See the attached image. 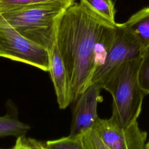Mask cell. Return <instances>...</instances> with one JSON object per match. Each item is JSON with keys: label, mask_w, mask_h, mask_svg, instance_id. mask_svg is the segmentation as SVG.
I'll return each instance as SVG.
<instances>
[{"label": "cell", "mask_w": 149, "mask_h": 149, "mask_svg": "<svg viewBox=\"0 0 149 149\" xmlns=\"http://www.w3.org/2000/svg\"><path fill=\"white\" fill-rule=\"evenodd\" d=\"M141 57L126 61L110 73L98 84L112 97V116L122 127L137 122L146 95L138 81Z\"/></svg>", "instance_id": "obj_3"}, {"label": "cell", "mask_w": 149, "mask_h": 149, "mask_svg": "<svg viewBox=\"0 0 149 149\" xmlns=\"http://www.w3.org/2000/svg\"><path fill=\"white\" fill-rule=\"evenodd\" d=\"M0 56L49 72V50L26 38L0 19Z\"/></svg>", "instance_id": "obj_4"}, {"label": "cell", "mask_w": 149, "mask_h": 149, "mask_svg": "<svg viewBox=\"0 0 149 149\" xmlns=\"http://www.w3.org/2000/svg\"><path fill=\"white\" fill-rule=\"evenodd\" d=\"M105 19L115 24V10L112 0H81Z\"/></svg>", "instance_id": "obj_11"}, {"label": "cell", "mask_w": 149, "mask_h": 149, "mask_svg": "<svg viewBox=\"0 0 149 149\" xmlns=\"http://www.w3.org/2000/svg\"><path fill=\"white\" fill-rule=\"evenodd\" d=\"M30 127L11 115L0 116V137L19 136L25 134Z\"/></svg>", "instance_id": "obj_10"}, {"label": "cell", "mask_w": 149, "mask_h": 149, "mask_svg": "<svg viewBox=\"0 0 149 149\" xmlns=\"http://www.w3.org/2000/svg\"><path fill=\"white\" fill-rule=\"evenodd\" d=\"M93 128L108 149H144L147 133L139 127L137 122L122 127L112 116L108 119L98 118Z\"/></svg>", "instance_id": "obj_6"}, {"label": "cell", "mask_w": 149, "mask_h": 149, "mask_svg": "<svg viewBox=\"0 0 149 149\" xmlns=\"http://www.w3.org/2000/svg\"><path fill=\"white\" fill-rule=\"evenodd\" d=\"M49 69L57 102L61 109L66 108L72 101V93L68 73L55 43L49 51Z\"/></svg>", "instance_id": "obj_8"}, {"label": "cell", "mask_w": 149, "mask_h": 149, "mask_svg": "<svg viewBox=\"0 0 149 149\" xmlns=\"http://www.w3.org/2000/svg\"><path fill=\"white\" fill-rule=\"evenodd\" d=\"M13 148H38L46 149L45 142H42L34 139L26 137L24 134L17 137Z\"/></svg>", "instance_id": "obj_16"}, {"label": "cell", "mask_w": 149, "mask_h": 149, "mask_svg": "<svg viewBox=\"0 0 149 149\" xmlns=\"http://www.w3.org/2000/svg\"><path fill=\"white\" fill-rule=\"evenodd\" d=\"M74 0H55L24 6L0 13L6 22L29 40L49 51L56 42V22Z\"/></svg>", "instance_id": "obj_2"}, {"label": "cell", "mask_w": 149, "mask_h": 149, "mask_svg": "<svg viewBox=\"0 0 149 149\" xmlns=\"http://www.w3.org/2000/svg\"><path fill=\"white\" fill-rule=\"evenodd\" d=\"M138 81L145 95L149 94V48L141 56L138 71Z\"/></svg>", "instance_id": "obj_13"}, {"label": "cell", "mask_w": 149, "mask_h": 149, "mask_svg": "<svg viewBox=\"0 0 149 149\" xmlns=\"http://www.w3.org/2000/svg\"><path fill=\"white\" fill-rule=\"evenodd\" d=\"M102 88L91 84L79 96L73 113L70 136H80L92 128L99 118L97 105L101 99Z\"/></svg>", "instance_id": "obj_7"}, {"label": "cell", "mask_w": 149, "mask_h": 149, "mask_svg": "<svg viewBox=\"0 0 149 149\" xmlns=\"http://www.w3.org/2000/svg\"><path fill=\"white\" fill-rule=\"evenodd\" d=\"M116 36L102 64L94 70L91 84H98L122 63L141 56L143 51L135 36L123 23L116 24Z\"/></svg>", "instance_id": "obj_5"}, {"label": "cell", "mask_w": 149, "mask_h": 149, "mask_svg": "<svg viewBox=\"0 0 149 149\" xmlns=\"http://www.w3.org/2000/svg\"><path fill=\"white\" fill-rule=\"evenodd\" d=\"M46 149H84L82 137L72 136L48 140L45 142Z\"/></svg>", "instance_id": "obj_12"}, {"label": "cell", "mask_w": 149, "mask_h": 149, "mask_svg": "<svg viewBox=\"0 0 149 149\" xmlns=\"http://www.w3.org/2000/svg\"><path fill=\"white\" fill-rule=\"evenodd\" d=\"M144 148L149 149V140L147 143H146L145 146H144Z\"/></svg>", "instance_id": "obj_17"}, {"label": "cell", "mask_w": 149, "mask_h": 149, "mask_svg": "<svg viewBox=\"0 0 149 149\" xmlns=\"http://www.w3.org/2000/svg\"><path fill=\"white\" fill-rule=\"evenodd\" d=\"M52 1L55 0H0V13L29 5Z\"/></svg>", "instance_id": "obj_15"}, {"label": "cell", "mask_w": 149, "mask_h": 149, "mask_svg": "<svg viewBox=\"0 0 149 149\" xmlns=\"http://www.w3.org/2000/svg\"><path fill=\"white\" fill-rule=\"evenodd\" d=\"M123 24L137 38L143 53L149 48V7L139 10Z\"/></svg>", "instance_id": "obj_9"}, {"label": "cell", "mask_w": 149, "mask_h": 149, "mask_svg": "<svg viewBox=\"0 0 149 149\" xmlns=\"http://www.w3.org/2000/svg\"><path fill=\"white\" fill-rule=\"evenodd\" d=\"M81 137L84 149H108L93 127L84 133Z\"/></svg>", "instance_id": "obj_14"}, {"label": "cell", "mask_w": 149, "mask_h": 149, "mask_svg": "<svg viewBox=\"0 0 149 149\" xmlns=\"http://www.w3.org/2000/svg\"><path fill=\"white\" fill-rule=\"evenodd\" d=\"M110 23L81 0L70 4L57 20L56 44L68 73L73 101L91 84L95 44Z\"/></svg>", "instance_id": "obj_1"}]
</instances>
